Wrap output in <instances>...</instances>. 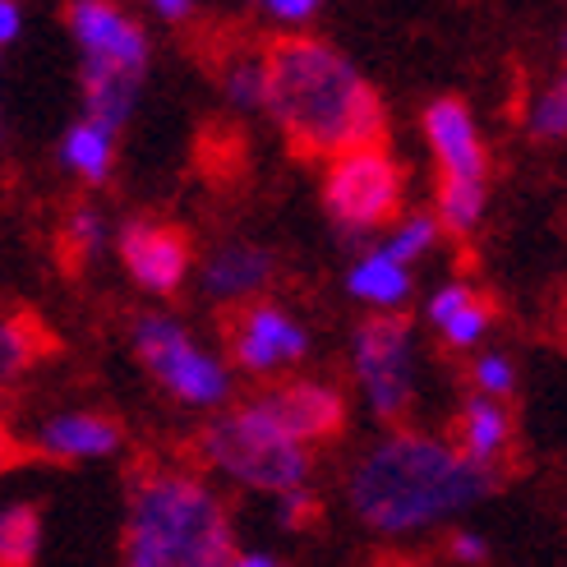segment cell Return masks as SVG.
<instances>
[{
  "label": "cell",
  "mask_w": 567,
  "mask_h": 567,
  "mask_svg": "<svg viewBox=\"0 0 567 567\" xmlns=\"http://www.w3.org/2000/svg\"><path fill=\"white\" fill-rule=\"evenodd\" d=\"M498 485L503 471L475 466L452 439L392 430L360 447L347 466V507L364 530L383 540H406L471 513L475 503L498 494Z\"/></svg>",
  "instance_id": "cell-1"
},
{
  "label": "cell",
  "mask_w": 567,
  "mask_h": 567,
  "mask_svg": "<svg viewBox=\"0 0 567 567\" xmlns=\"http://www.w3.org/2000/svg\"><path fill=\"white\" fill-rule=\"evenodd\" d=\"M268 97L264 111L281 138L305 157H342L370 148L388 130L383 97L355 70L351 55L309 33H281L268 51Z\"/></svg>",
  "instance_id": "cell-2"
},
{
  "label": "cell",
  "mask_w": 567,
  "mask_h": 567,
  "mask_svg": "<svg viewBox=\"0 0 567 567\" xmlns=\"http://www.w3.org/2000/svg\"><path fill=\"white\" fill-rule=\"evenodd\" d=\"M231 507L213 480L185 466L144 471L130 489L125 567H231Z\"/></svg>",
  "instance_id": "cell-3"
},
{
  "label": "cell",
  "mask_w": 567,
  "mask_h": 567,
  "mask_svg": "<svg viewBox=\"0 0 567 567\" xmlns=\"http://www.w3.org/2000/svg\"><path fill=\"white\" fill-rule=\"evenodd\" d=\"M198 462H204L217 480H231V485L249 489V494H287V489H305L309 475H315V457L309 447L287 439L277 424L254 406V396H245L240 406H231L226 415H213L204 430H198Z\"/></svg>",
  "instance_id": "cell-4"
},
{
  "label": "cell",
  "mask_w": 567,
  "mask_h": 567,
  "mask_svg": "<svg viewBox=\"0 0 567 567\" xmlns=\"http://www.w3.org/2000/svg\"><path fill=\"white\" fill-rule=\"evenodd\" d=\"M424 144L434 157V221L452 236L480 231L489 213V148L462 97H434L420 116Z\"/></svg>",
  "instance_id": "cell-5"
},
{
  "label": "cell",
  "mask_w": 567,
  "mask_h": 567,
  "mask_svg": "<svg viewBox=\"0 0 567 567\" xmlns=\"http://www.w3.org/2000/svg\"><path fill=\"white\" fill-rule=\"evenodd\" d=\"M130 342L138 364L148 370V379L176 396L189 411H221L231 402V364H226L217 351H208L198 337L172 319V315H138L130 328Z\"/></svg>",
  "instance_id": "cell-6"
},
{
  "label": "cell",
  "mask_w": 567,
  "mask_h": 567,
  "mask_svg": "<svg viewBox=\"0 0 567 567\" xmlns=\"http://www.w3.org/2000/svg\"><path fill=\"white\" fill-rule=\"evenodd\" d=\"M402 204H406V176L388 148L370 144V148H351L328 162L323 213L337 226V236L364 240L374 231H388L402 217Z\"/></svg>",
  "instance_id": "cell-7"
},
{
  "label": "cell",
  "mask_w": 567,
  "mask_h": 567,
  "mask_svg": "<svg viewBox=\"0 0 567 567\" xmlns=\"http://www.w3.org/2000/svg\"><path fill=\"white\" fill-rule=\"evenodd\" d=\"M351 379L374 420H406L415 406V328L406 315H370L355 323Z\"/></svg>",
  "instance_id": "cell-8"
},
{
  "label": "cell",
  "mask_w": 567,
  "mask_h": 567,
  "mask_svg": "<svg viewBox=\"0 0 567 567\" xmlns=\"http://www.w3.org/2000/svg\"><path fill=\"white\" fill-rule=\"evenodd\" d=\"M65 23L79 47V74H121L138 83L148 79L153 65L148 33L116 0H70Z\"/></svg>",
  "instance_id": "cell-9"
},
{
  "label": "cell",
  "mask_w": 567,
  "mask_h": 567,
  "mask_svg": "<svg viewBox=\"0 0 567 567\" xmlns=\"http://www.w3.org/2000/svg\"><path fill=\"white\" fill-rule=\"evenodd\" d=\"M309 328L291 315L287 305H277L268 296L236 305V315L226 319V351H231V364L254 379H272L287 374L309 355Z\"/></svg>",
  "instance_id": "cell-10"
},
{
  "label": "cell",
  "mask_w": 567,
  "mask_h": 567,
  "mask_svg": "<svg viewBox=\"0 0 567 567\" xmlns=\"http://www.w3.org/2000/svg\"><path fill=\"white\" fill-rule=\"evenodd\" d=\"M116 254H121V268L130 272L134 287L157 296V300L176 296L189 281V268H194L189 236L166 217H130V221H121Z\"/></svg>",
  "instance_id": "cell-11"
},
{
  "label": "cell",
  "mask_w": 567,
  "mask_h": 567,
  "mask_svg": "<svg viewBox=\"0 0 567 567\" xmlns=\"http://www.w3.org/2000/svg\"><path fill=\"white\" fill-rule=\"evenodd\" d=\"M254 406H259L281 434L315 447V443H332L347 430V392L328 383V379H287L272 383L264 392H254Z\"/></svg>",
  "instance_id": "cell-12"
},
{
  "label": "cell",
  "mask_w": 567,
  "mask_h": 567,
  "mask_svg": "<svg viewBox=\"0 0 567 567\" xmlns=\"http://www.w3.org/2000/svg\"><path fill=\"white\" fill-rule=\"evenodd\" d=\"M277 277V254L254 240H226L198 264V291L213 305H249Z\"/></svg>",
  "instance_id": "cell-13"
},
{
  "label": "cell",
  "mask_w": 567,
  "mask_h": 567,
  "mask_svg": "<svg viewBox=\"0 0 567 567\" xmlns=\"http://www.w3.org/2000/svg\"><path fill=\"white\" fill-rule=\"evenodd\" d=\"M125 443V430L102 411H61L38 424L33 447L51 462H106Z\"/></svg>",
  "instance_id": "cell-14"
},
{
  "label": "cell",
  "mask_w": 567,
  "mask_h": 567,
  "mask_svg": "<svg viewBox=\"0 0 567 567\" xmlns=\"http://www.w3.org/2000/svg\"><path fill=\"white\" fill-rule=\"evenodd\" d=\"M424 323L439 332V342L452 351H480V342L494 328V305L489 296L471 287V281H443L439 291L424 300Z\"/></svg>",
  "instance_id": "cell-15"
},
{
  "label": "cell",
  "mask_w": 567,
  "mask_h": 567,
  "mask_svg": "<svg viewBox=\"0 0 567 567\" xmlns=\"http://www.w3.org/2000/svg\"><path fill=\"white\" fill-rule=\"evenodd\" d=\"M513 439H517V424L507 402H494V396H466L462 411H457V452L471 457L475 466H494L503 471L507 457H513Z\"/></svg>",
  "instance_id": "cell-16"
},
{
  "label": "cell",
  "mask_w": 567,
  "mask_h": 567,
  "mask_svg": "<svg viewBox=\"0 0 567 567\" xmlns=\"http://www.w3.org/2000/svg\"><path fill=\"white\" fill-rule=\"evenodd\" d=\"M415 291V277L406 264H396L388 259V254L374 245V249H364L360 259L351 264L347 272V296L360 300V305H370L374 315H396Z\"/></svg>",
  "instance_id": "cell-17"
},
{
  "label": "cell",
  "mask_w": 567,
  "mask_h": 567,
  "mask_svg": "<svg viewBox=\"0 0 567 567\" xmlns=\"http://www.w3.org/2000/svg\"><path fill=\"white\" fill-rule=\"evenodd\" d=\"M116 130H106L102 121L93 116H79L65 134H61V148H55V157H61L65 176H74L79 185H106L111 172H116Z\"/></svg>",
  "instance_id": "cell-18"
},
{
  "label": "cell",
  "mask_w": 567,
  "mask_h": 567,
  "mask_svg": "<svg viewBox=\"0 0 567 567\" xmlns=\"http://www.w3.org/2000/svg\"><path fill=\"white\" fill-rule=\"evenodd\" d=\"M42 554V513L33 503H0V567H33Z\"/></svg>",
  "instance_id": "cell-19"
},
{
  "label": "cell",
  "mask_w": 567,
  "mask_h": 567,
  "mask_svg": "<svg viewBox=\"0 0 567 567\" xmlns=\"http://www.w3.org/2000/svg\"><path fill=\"white\" fill-rule=\"evenodd\" d=\"M217 83H221V97L231 111H264V97H268L264 51H231L221 74H217Z\"/></svg>",
  "instance_id": "cell-20"
},
{
  "label": "cell",
  "mask_w": 567,
  "mask_h": 567,
  "mask_svg": "<svg viewBox=\"0 0 567 567\" xmlns=\"http://www.w3.org/2000/svg\"><path fill=\"white\" fill-rule=\"evenodd\" d=\"M42 347H47L42 342V328L33 319H19V315L0 319V388L19 383L28 370H33Z\"/></svg>",
  "instance_id": "cell-21"
},
{
  "label": "cell",
  "mask_w": 567,
  "mask_h": 567,
  "mask_svg": "<svg viewBox=\"0 0 567 567\" xmlns=\"http://www.w3.org/2000/svg\"><path fill=\"white\" fill-rule=\"evenodd\" d=\"M439 236H443V226L434 221V213H406V217H396V221L388 226V231H383L379 249L388 254V259L415 268V264L424 259V254H434Z\"/></svg>",
  "instance_id": "cell-22"
},
{
  "label": "cell",
  "mask_w": 567,
  "mask_h": 567,
  "mask_svg": "<svg viewBox=\"0 0 567 567\" xmlns=\"http://www.w3.org/2000/svg\"><path fill=\"white\" fill-rule=\"evenodd\" d=\"M526 134L535 144H563L567 138V74L540 83L526 102Z\"/></svg>",
  "instance_id": "cell-23"
},
{
  "label": "cell",
  "mask_w": 567,
  "mask_h": 567,
  "mask_svg": "<svg viewBox=\"0 0 567 567\" xmlns=\"http://www.w3.org/2000/svg\"><path fill=\"white\" fill-rule=\"evenodd\" d=\"M106 240H111V221H106V213L97 204L70 208V217H65V249H70L74 264L97 259V254L106 249Z\"/></svg>",
  "instance_id": "cell-24"
},
{
  "label": "cell",
  "mask_w": 567,
  "mask_h": 567,
  "mask_svg": "<svg viewBox=\"0 0 567 567\" xmlns=\"http://www.w3.org/2000/svg\"><path fill=\"white\" fill-rule=\"evenodd\" d=\"M471 392L475 396H494V402H507V396L517 392V364L513 355H503V351H475L471 360Z\"/></svg>",
  "instance_id": "cell-25"
},
{
  "label": "cell",
  "mask_w": 567,
  "mask_h": 567,
  "mask_svg": "<svg viewBox=\"0 0 567 567\" xmlns=\"http://www.w3.org/2000/svg\"><path fill=\"white\" fill-rule=\"evenodd\" d=\"M254 6H259V14L277 28H305L323 10V0H254Z\"/></svg>",
  "instance_id": "cell-26"
},
{
  "label": "cell",
  "mask_w": 567,
  "mask_h": 567,
  "mask_svg": "<svg viewBox=\"0 0 567 567\" xmlns=\"http://www.w3.org/2000/svg\"><path fill=\"white\" fill-rule=\"evenodd\" d=\"M272 507H277V522L281 526H287V530H300V526H309V522H315V513H319V507H315V489H287V494H277L272 498Z\"/></svg>",
  "instance_id": "cell-27"
},
{
  "label": "cell",
  "mask_w": 567,
  "mask_h": 567,
  "mask_svg": "<svg viewBox=\"0 0 567 567\" xmlns=\"http://www.w3.org/2000/svg\"><path fill=\"white\" fill-rule=\"evenodd\" d=\"M447 558L462 563V567H480V563H489V540L480 530H452Z\"/></svg>",
  "instance_id": "cell-28"
},
{
  "label": "cell",
  "mask_w": 567,
  "mask_h": 567,
  "mask_svg": "<svg viewBox=\"0 0 567 567\" xmlns=\"http://www.w3.org/2000/svg\"><path fill=\"white\" fill-rule=\"evenodd\" d=\"M23 33V6L19 0H0V51L14 47Z\"/></svg>",
  "instance_id": "cell-29"
},
{
  "label": "cell",
  "mask_w": 567,
  "mask_h": 567,
  "mask_svg": "<svg viewBox=\"0 0 567 567\" xmlns=\"http://www.w3.org/2000/svg\"><path fill=\"white\" fill-rule=\"evenodd\" d=\"M148 10H157L162 19H172V23H181V19H189L194 14V0H144Z\"/></svg>",
  "instance_id": "cell-30"
},
{
  "label": "cell",
  "mask_w": 567,
  "mask_h": 567,
  "mask_svg": "<svg viewBox=\"0 0 567 567\" xmlns=\"http://www.w3.org/2000/svg\"><path fill=\"white\" fill-rule=\"evenodd\" d=\"M231 567H281L272 554H259V549H245V554H236L231 558Z\"/></svg>",
  "instance_id": "cell-31"
},
{
  "label": "cell",
  "mask_w": 567,
  "mask_h": 567,
  "mask_svg": "<svg viewBox=\"0 0 567 567\" xmlns=\"http://www.w3.org/2000/svg\"><path fill=\"white\" fill-rule=\"evenodd\" d=\"M0 83H6V70H0ZM0 138H6V89H0Z\"/></svg>",
  "instance_id": "cell-32"
},
{
  "label": "cell",
  "mask_w": 567,
  "mask_h": 567,
  "mask_svg": "<svg viewBox=\"0 0 567 567\" xmlns=\"http://www.w3.org/2000/svg\"><path fill=\"white\" fill-rule=\"evenodd\" d=\"M558 51H563V74H567V28H563V42H558Z\"/></svg>",
  "instance_id": "cell-33"
}]
</instances>
